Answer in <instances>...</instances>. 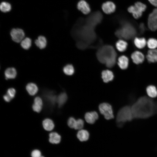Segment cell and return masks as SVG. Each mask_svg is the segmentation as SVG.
I'll list each match as a JSON object with an SVG mask.
<instances>
[{
    "mask_svg": "<svg viewBox=\"0 0 157 157\" xmlns=\"http://www.w3.org/2000/svg\"><path fill=\"white\" fill-rule=\"evenodd\" d=\"M89 136L88 131L85 130L81 129L78 132L77 137L81 141H85L88 140Z\"/></svg>",
    "mask_w": 157,
    "mask_h": 157,
    "instance_id": "18",
    "label": "cell"
},
{
    "mask_svg": "<svg viewBox=\"0 0 157 157\" xmlns=\"http://www.w3.org/2000/svg\"><path fill=\"white\" fill-rule=\"evenodd\" d=\"M98 60L109 68L113 67L116 63L117 53L113 47L109 45L101 47L97 53Z\"/></svg>",
    "mask_w": 157,
    "mask_h": 157,
    "instance_id": "2",
    "label": "cell"
},
{
    "mask_svg": "<svg viewBox=\"0 0 157 157\" xmlns=\"http://www.w3.org/2000/svg\"><path fill=\"white\" fill-rule=\"evenodd\" d=\"M15 93L16 91L15 89L11 88L8 89L7 94L12 99L14 97Z\"/></svg>",
    "mask_w": 157,
    "mask_h": 157,
    "instance_id": "34",
    "label": "cell"
},
{
    "mask_svg": "<svg viewBox=\"0 0 157 157\" xmlns=\"http://www.w3.org/2000/svg\"><path fill=\"white\" fill-rule=\"evenodd\" d=\"M0 9L3 12L7 13L9 12L11 10V6L8 2H2L0 5Z\"/></svg>",
    "mask_w": 157,
    "mask_h": 157,
    "instance_id": "27",
    "label": "cell"
},
{
    "mask_svg": "<svg viewBox=\"0 0 157 157\" xmlns=\"http://www.w3.org/2000/svg\"><path fill=\"white\" fill-rule=\"evenodd\" d=\"M26 89L29 94L33 96L36 94L38 90L37 85L32 83L28 84L26 86Z\"/></svg>",
    "mask_w": 157,
    "mask_h": 157,
    "instance_id": "21",
    "label": "cell"
},
{
    "mask_svg": "<svg viewBox=\"0 0 157 157\" xmlns=\"http://www.w3.org/2000/svg\"><path fill=\"white\" fill-rule=\"evenodd\" d=\"M31 157H40L41 153L39 150L35 149L31 152Z\"/></svg>",
    "mask_w": 157,
    "mask_h": 157,
    "instance_id": "36",
    "label": "cell"
},
{
    "mask_svg": "<svg viewBox=\"0 0 157 157\" xmlns=\"http://www.w3.org/2000/svg\"><path fill=\"white\" fill-rule=\"evenodd\" d=\"M148 1L152 5L157 7V0H148Z\"/></svg>",
    "mask_w": 157,
    "mask_h": 157,
    "instance_id": "39",
    "label": "cell"
},
{
    "mask_svg": "<svg viewBox=\"0 0 157 157\" xmlns=\"http://www.w3.org/2000/svg\"><path fill=\"white\" fill-rule=\"evenodd\" d=\"M77 121L76 126L75 129H81L84 126L83 121L81 119H78L77 120Z\"/></svg>",
    "mask_w": 157,
    "mask_h": 157,
    "instance_id": "35",
    "label": "cell"
},
{
    "mask_svg": "<svg viewBox=\"0 0 157 157\" xmlns=\"http://www.w3.org/2000/svg\"><path fill=\"white\" fill-rule=\"evenodd\" d=\"M128 10L129 13L132 14L134 17L136 19L142 16L143 12L135 5L130 6L128 8Z\"/></svg>",
    "mask_w": 157,
    "mask_h": 157,
    "instance_id": "12",
    "label": "cell"
},
{
    "mask_svg": "<svg viewBox=\"0 0 157 157\" xmlns=\"http://www.w3.org/2000/svg\"><path fill=\"white\" fill-rule=\"evenodd\" d=\"M10 34L12 40L17 43L22 41L25 36L23 30L19 28L13 29L10 31Z\"/></svg>",
    "mask_w": 157,
    "mask_h": 157,
    "instance_id": "7",
    "label": "cell"
},
{
    "mask_svg": "<svg viewBox=\"0 0 157 157\" xmlns=\"http://www.w3.org/2000/svg\"><path fill=\"white\" fill-rule=\"evenodd\" d=\"M127 42L124 40H120L116 43V47L117 49L120 52H124L127 49Z\"/></svg>",
    "mask_w": 157,
    "mask_h": 157,
    "instance_id": "24",
    "label": "cell"
},
{
    "mask_svg": "<svg viewBox=\"0 0 157 157\" xmlns=\"http://www.w3.org/2000/svg\"><path fill=\"white\" fill-rule=\"evenodd\" d=\"M131 107L134 118L146 119L157 113V102L146 96L139 98Z\"/></svg>",
    "mask_w": 157,
    "mask_h": 157,
    "instance_id": "1",
    "label": "cell"
},
{
    "mask_svg": "<svg viewBox=\"0 0 157 157\" xmlns=\"http://www.w3.org/2000/svg\"><path fill=\"white\" fill-rule=\"evenodd\" d=\"M42 106V101L41 99L39 97H36L34 100V103L32 108L34 111L39 113L41 111Z\"/></svg>",
    "mask_w": 157,
    "mask_h": 157,
    "instance_id": "16",
    "label": "cell"
},
{
    "mask_svg": "<svg viewBox=\"0 0 157 157\" xmlns=\"http://www.w3.org/2000/svg\"><path fill=\"white\" fill-rule=\"evenodd\" d=\"M63 71L65 74L68 75H71L74 73V69L72 65L68 64L64 67Z\"/></svg>",
    "mask_w": 157,
    "mask_h": 157,
    "instance_id": "29",
    "label": "cell"
},
{
    "mask_svg": "<svg viewBox=\"0 0 157 157\" xmlns=\"http://www.w3.org/2000/svg\"><path fill=\"white\" fill-rule=\"evenodd\" d=\"M101 75L103 81L106 83L112 81L114 77L113 72L108 70H103L101 73Z\"/></svg>",
    "mask_w": 157,
    "mask_h": 157,
    "instance_id": "14",
    "label": "cell"
},
{
    "mask_svg": "<svg viewBox=\"0 0 157 157\" xmlns=\"http://www.w3.org/2000/svg\"><path fill=\"white\" fill-rule=\"evenodd\" d=\"M102 8L104 13L106 14H110L115 11L116 6L113 2L108 1L103 4Z\"/></svg>",
    "mask_w": 157,
    "mask_h": 157,
    "instance_id": "8",
    "label": "cell"
},
{
    "mask_svg": "<svg viewBox=\"0 0 157 157\" xmlns=\"http://www.w3.org/2000/svg\"><path fill=\"white\" fill-rule=\"evenodd\" d=\"M140 30L141 33H143L145 30L144 25L143 23H141L140 25Z\"/></svg>",
    "mask_w": 157,
    "mask_h": 157,
    "instance_id": "38",
    "label": "cell"
},
{
    "mask_svg": "<svg viewBox=\"0 0 157 157\" xmlns=\"http://www.w3.org/2000/svg\"><path fill=\"white\" fill-rule=\"evenodd\" d=\"M147 44L148 47L151 49H155L157 47V40L150 38L148 40Z\"/></svg>",
    "mask_w": 157,
    "mask_h": 157,
    "instance_id": "30",
    "label": "cell"
},
{
    "mask_svg": "<svg viewBox=\"0 0 157 157\" xmlns=\"http://www.w3.org/2000/svg\"><path fill=\"white\" fill-rule=\"evenodd\" d=\"M146 92L148 95L150 97L155 98L157 96V89L154 86H148L146 88Z\"/></svg>",
    "mask_w": 157,
    "mask_h": 157,
    "instance_id": "26",
    "label": "cell"
},
{
    "mask_svg": "<svg viewBox=\"0 0 157 157\" xmlns=\"http://www.w3.org/2000/svg\"><path fill=\"white\" fill-rule=\"evenodd\" d=\"M67 99V95L65 92L60 93L57 97V102L58 106L61 107L65 103Z\"/></svg>",
    "mask_w": 157,
    "mask_h": 157,
    "instance_id": "25",
    "label": "cell"
},
{
    "mask_svg": "<svg viewBox=\"0 0 157 157\" xmlns=\"http://www.w3.org/2000/svg\"><path fill=\"white\" fill-rule=\"evenodd\" d=\"M6 78L13 79L16 77L17 71L14 67H9L7 68L5 71Z\"/></svg>",
    "mask_w": 157,
    "mask_h": 157,
    "instance_id": "20",
    "label": "cell"
},
{
    "mask_svg": "<svg viewBox=\"0 0 157 157\" xmlns=\"http://www.w3.org/2000/svg\"><path fill=\"white\" fill-rule=\"evenodd\" d=\"M40 157H44L43 156H41Z\"/></svg>",
    "mask_w": 157,
    "mask_h": 157,
    "instance_id": "40",
    "label": "cell"
},
{
    "mask_svg": "<svg viewBox=\"0 0 157 157\" xmlns=\"http://www.w3.org/2000/svg\"><path fill=\"white\" fill-rule=\"evenodd\" d=\"M78 9L83 14L86 15L90 11V8L88 4L84 0H81L77 5Z\"/></svg>",
    "mask_w": 157,
    "mask_h": 157,
    "instance_id": "9",
    "label": "cell"
},
{
    "mask_svg": "<svg viewBox=\"0 0 157 157\" xmlns=\"http://www.w3.org/2000/svg\"><path fill=\"white\" fill-rule=\"evenodd\" d=\"M35 43L37 47L42 49L44 48L46 46L47 41L44 36L40 35L35 40Z\"/></svg>",
    "mask_w": 157,
    "mask_h": 157,
    "instance_id": "17",
    "label": "cell"
},
{
    "mask_svg": "<svg viewBox=\"0 0 157 157\" xmlns=\"http://www.w3.org/2000/svg\"><path fill=\"white\" fill-rule=\"evenodd\" d=\"M147 58L149 63L157 62V49H155L149 50L147 55Z\"/></svg>",
    "mask_w": 157,
    "mask_h": 157,
    "instance_id": "15",
    "label": "cell"
},
{
    "mask_svg": "<svg viewBox=\"0 0 157 157\" xmlns=\"http://www.w3.org/2000/svg\"><path fill=\"white\" fill-rule=\"evenodd\" d=\"M148 26L152 31H154L157 29V8L149 14L148 18Z\"/></svg>",
    "mask_w": 157,
    "mask_h": 157,
    "instance_id": "6",
    "label": "cell"
},
{
    "mask_svg": "<svg viewBox=\"0 0 157 157\" xmlns=\"http://www.w3.org/2000/svg\"><path fill=\"white\" fill-rule=\"evenodd\" d=\"M131 107L126 106L122 108L117 115L116 121L118 125L121 126L125 122L133 119Z\"/></svg>",
    "mask_w": 157,
    "mask_h": 157,
    "instance_id": "4",
    "label": "cell"
},
{
    "mask_svg": "<svg viewBox=\"0 0 157 157\" xmlns=\"http://www.w3.org/2000/svg\"><path fill=\"white\" fill-rule=\"evenodd\" d=\"M115 33L119 38L129 40L135 36L136 31L135 28L130 24L124 23L122 24L121 27L116 31Z\"/></svg>",
    "mask_w": 157,
    "mask_h": 157,
    "instance_id": "3",
    "label": "cell"
},
{
    "mask_svg": "<svg viewBox=\"0 0 157 157\" xmlns=\"http://www.w3.org/2000/svg\"><path fill=\"white\" fill-rule=\"evenodd\" d=\"M49 141L52 144H58L60 142L61 136L56 132H53L50 133L49 134Z\"/></svg>",
    "mask_w": 157,
    "mask_h": 157,
    "instance_id": "19",
    "label": "cell"
},
{
    "mask_svg": "<svg viewBox=\"0 0 157 157\" xmlns=\"http://www.w3.org/2000/svg\"><path fill=\"white\" fill-rule=\"evenodd\" d=\"M135 5L140 9L142 12L145 10L147 8L145 4L140 2H136L135 3Z\"/></svg>",
    "mask_w": 157,
    "mask_h": 157,
    "instance_id": "33",
    "label": "cell"
},
{
    "mask_svg": "<svg viewBox=\"0 0 157 157\" xmlns=\"http://www.w3.org/2000/svg\"><path fill=\"white\" fill-rule=\"evenodd\" d=\"M134 43L137 48L142 49L145 46L147 42L145 39L144 38H136L134 40Z\"/></svg>",
    "mask_w": 157,
    "mask_h": 157,
    "instance_id": "22",
    "label": "cell"
},
{
    "mask_svg": "<svg viewBox=\"0 0 157 157\" xmlns=\"http://www.w3.org/2000/svg\"><path fill=\"white\" fill-rule=\"evenodd\" d=\"M131 57L133 62L136 64L142 63L144 59L143 54L138 51H136L133 52L131 55Z\"/></svg>",
    "mask_w": 157,
    "mask_h": 157,
    "instance_id": "10",
    "label": "cell"
},
{
    "mask_svg": "<svg viewBox=\"0 0 157 157\" xmlns=\"http://www.w3.org/2000/svg\"><path fill=\"white\" fill-rule=\"evenodd\" d=\"M98 118V114L96 111L87 112L85 115V121L90 124H94Z\"/></svg>",
    "mask_w": 157,
    "mask_h": 157,
    "instance_id": "11",
    "label": "cell"
},
{
    "mask_svg": "<svg viewBox=\"0 0 157 157\" xmlns=\"http://www.w3.org/2000/svg\"><path fill=\"white\" fill-rule=\"evenodd\" d=\"M42 125L44 129L49 131L53 130L54 126L53 121L49 119H46L43 120Z\"/></svg>",
    "mask_w": 157,
    "mask_h": 157,
    "instance_id": "23",
    "label": "cell"
},
{
    "mask_svg": "<svg viewBox=\"0 0 157 157\" xmlns=\"http://www.w3.org/2000/svg\"><path fill=\"white\" fill-rule=\"evenodd\" d=\"M31 45V40L29 38H26L21 41V45L24 49H28L30 47Z\"/></svg>",
    "mask_w": 157,
    "mask_h": 157,
    "instance_id": "28",
    "label": "cell"
},
{
    "mask_svg": "<svg viewBox=\"0 0 157 157\" xmlns=\"http://www.w3.org/2000/svg\"><path fill=\"white\" fill-rule=\"evenodd\" d=\"M100 113L103 115L105 118L107 120L114 118L112 106L109 104L103 103L100 104L99 107Z\"/></svg>",
    "mask_w": 157,
    "mask_h": 157,
    "instance_id": "5",
    "label": "cell"
},
{
    "mask_svg": "<svg viewBox=\"0 0 157 157\" xmlns=\"http://www.w3.org/2000/svg\"><path fill=\"white\" fill-rule=\"evenodd\" d=\"M47 98L49 102L52 105H54L57 102V98L55 95L53 94L50 93L47 95Z\"/></svg>",
    "mask_w": 157,
    "mask_h": 157,
    "instance_id": "32",
    "label": "cell"
},
{
    "mask_svg": "<svg viewBox=\"0 0 157 157\" xmlns=\"http://www.w3.org/2000/svg\"><path fill=\"white\" fill-rule=\"evenodd\" d=\"M3 98L4 100L7 102H10L12 99L7 94L3 96Z\"/></svg>",
    "mask_w": 157,
    "mask_h": 157,
    "instance_id": "37",
    "label": "cell"
},
{
    "mask_svg": "<svg viewBox=\"0 0 157 157\" xmlns=\"http://www.w3.org/2000/svg\"><path fill=\"white\" fill-rule=\"evenodd\" d=\"M129 63L128 58L125 56H122L118 59L117 63L118 65L122 69H125L128 67Z\"/></svg>",
    "mask_w": 157,
    "mask_h": 157,
    "instance_id": "13",
    "label": "cell"
},
{
    "mask_svg": "<svg viewBox=\"0 0 157 157\" xmlns=\"http://www.w3.org/2000/svg\"><path fill=\"white\" fill-rule=\"evenodd\" d=\"M77 120L73 117H70L67 121V124L71 128L75 129L77 124Z\"/></svg>",
    "mask_w": 157,
    "mask_h": 157,
    "instance_id": "31",
    "label": "cell"
}]
</instances>
